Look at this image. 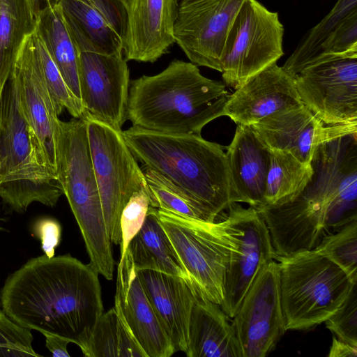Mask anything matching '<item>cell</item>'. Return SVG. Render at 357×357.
<instances>
[{"label":"cell","instance_id":"cell-1","mask_svg":"<svg viewBox=\"0 0 357 357\" xmlns=\"http://www.w3.org/2000/svg\"><path fill=\"white\" fill-rule=\"evenodd\" d=\"M98 275L70 255L31 258L7 278L1 306L21 326L65 337L84 353L103 313Z\"/></svg>","mask_w":357,"mask_h":357},{"label":"cell","instance_id":"cell-2","mask_svg":"<svg viewBox=\"0 0 357 357\" xmlns=\"http://www.w3.org/2000/svg\"><path fill=\"white\" fill-rule=\"evenodd\" d=\"M229 96L222 82L174 59L160 73L130 82L126 119L149 130L201 135L206 124L223 116Z\"/></svg>","mask_w":357,"mask_h":357},{"label":"cell","instance_id":"cell-3","mask_svg":"<svg viewBox=\"0 0 357 357\" xmlns=\"http://www.w3.org/2000/svg\"><path fill=\"white\" fill-rule=\"evenodd\" d=\"M123 135L137 161L184 191L215 220L233 203L229 166L220 144L198 135L137 126Z\"/></svg>","mask_w":357,"mask_h":357},{"label":"cell","instance_id":"cell-4","mask_svg":"<svg viewBox=\"0 0 357 357\" xmlns=\"http://www.w3.org/2000/svg\"><path fill=\"white\" fill-rule=\"evenodd\" d=\"M57 178L82 235L89 265L107 280L114 259L108 236L84 119L57 121Z\"/></svg>","mask_w":357,"mask_h":357},{"label":"cell","instance_id":"cell-5","mask_svg":"<svg viewBox=\"0 0 357 357\" xmlns=\"http://www.w3.org/2000/svg\"><path fill=\"white\" fill-rule=\"evenodd\" d=\"M0 198L24 213L33 202L54 207L63 191L43 164L9 77L0 98Z\"/></svg>","mask_w":357,"mask_h":357},{"label":"cell","instance_id":"cell-6","mask_svg":"<svg viewBox=\"0 0 357 357\" xmlns=\"http://www.w3.org/2000/svg\"><path fill=\"white\" fill-rule=\"evenodd\" d=\"M286 330H306L324 322L357 282L314 250L275 257Z\"/></svg>","mask_w":357,"mask_h":357},{"label":"cell","instance_id":"cell-7","mask_svg":"<svg viewBox=\"0 0 357 357\" xmlns=\"http://www.w3.org/2000/svg\"><path fill=\"white\" fill-rule=\"evenodd\" d=\"M158 215L195 286L207 300L220 305L226 273L237 248V229L230 218L208 222L159 208Z\"/></svg>","mask_w":357,"mask_h":357},{"label":"cell","instance_id":"cell-8","mask_svg":"<svg viewBox=\"0 0 357 357\" xmlns=\"http://www.w3.org/2000/svg\"><path fill=\"white\" fill-rule=\"evenodd\" d=\"M86 122L93 171L105 225L112 243L121 245L120 218L131 196L147 188L143 170L117 130L86 114Z\"/></svg>","mask_w":357,"mask_h":357},{"label":"cell","instance_id":"cell-9","mask_svg":"<svg viewBox=\"0 0 357 357\" xmlns=\"http://www.w3.org/2000/svg\"><path fill=\"white\" fill-rule=\"evenodd\" d=\"M284 29L277 12L257 0H244L225 43L221 73L226 85L236 90L284 54Z\"/></svg>","mask_w":357,"mask_h":357},{"label":"cell","instance_id":"cell-10","mask_svg":"<svg viewBox=\"0 0 357 357\" xmlns=\"http://www.w3.org/2000/svg\"><path fill=\"white\" fill-rule=\"evenodd\" d=\"M243 357H265L287 331L275 259L259 271L233 317Z\"/></svg>","mask_w":357,"mask_h":357},{"label":"cell","instance_id":"cell-11","mask_svg":"<svg viewBox=\"0 0 357 357\" xmlns=\"http://www.w3.org/2000/svg\"><path fill=\"white\" fill-rule=\"evenodd\" d=\"M333 200L324 182L310 181L292 201L255 208L269 231L275 257L314 249L326 235L325 219Z\"/></svg>","mask_w":357,"mask_h":357},{"label":"cell","instance_id":"cell-12","mask_svg":"<svg viewBox=\"0 0 357 357\" xmlns=\"http://www.w3.org/2000/svg\"><path fill=\"white\" fill-rule=\"evenodd\" d=\"M291 77L303 104L322 122L357 123V58L309 65Z\"/></svg>","mask_w":357,"mask_h":357},{"label":"cell","instance_id":"cell-13","mask_svg":"<svg viewBox=\"0 0 357 357\" xmlns=\"http://www.w3.org/2000/svg\"><path fill=\"white\" fill-rule=\"evenodd\" d=\"M22 114L44 166L57 178L56 132L59 116L43 77L33 33L26 38L10 75ZM58 179V178H57Z\"/></svg>","mask_w":357,"mask_h":357},{"label":"cell","instance_id":"cell-14","mask_svg":"<svg viewBox=\"0 0 357 357\" xmlns=\"http://www.w3.org/2000/svg\"><path fill=\"white\" fill-rule=\"evenodd\" d=\"M243 1L197 0L178 6L174 38L191 63L221 72L226 38Z\"/></svg>","mask_w":357,"mask_h":357},{"label":"cell","instance_id":"cell-15","mask_svg":"<svg viewBox=\"0 0 357 357\" xmlns=\"http://www.w3.org/2000/svg\"><path fill=\"white\" fill-rule=\"evenodd\" d=\"M228 210L237 229V248L226 273L220 307L233 318L258 273L275 259V254L267 226L255 208L232 203Z\"/></svg>","mask_w":357,"mask_h":357},{"label":"cell","instance_id":"cell-16","mask_svg":"<svg viewBox=\"0 0 357 357\" xmlns=\"http://www.w3.org/2000/svg\"><path fill=\"white\" fill-rule=\"evenodd\" d=\"M80 100L84 113L117 130L126 119L130 72L123 55L79 52Z\"/></svg>","mask_w":357,"mask_h":357},{"label":"cell","instance_id":"cell-17","mask_svg":"<svg viewBox=\"0 0 357 357\" xmlns=\"http://www.w3.org/2000/svg\"><path fill=\"white\" fill-rule=\"evenodd\" d=\"M250 126L271 150L287 151L306 164L312 163L320 146L357 131V123H324L303 104L279 110Z\"/></svg>","mask_w":357,"mask_h":357},{"label":"cell","instance_id":"cell-18","mask_svg":"<svg viewBox=\"0 0 357 357\" xmlns=\"http://www.w3.org/2000/svg\"><path fill=\"white\" fill-rule=\"evenodd\" d=\"M303 104L293 77L273 63L230 94L223 116L250 126L282 109Z\"/></svg>","mask_w":357,"mask_h":357},{"label":"cell","instance_id":"cell-19","mask_svg":"<svg viewBox=\"0 0 357 357\" xmlns=\"http://www.w3.org/2000/svg\"><path fill=\"white\" fill-rule=\"evenodd\" d=\"M114 303L147 357H169L175 353L141 284L128 250L119 262Z\"/></svg>","mask_w":357,"mask_h":357},{"label":"cell","instance_id":"cell-20","mask_svg":"<svg viewBox=\"0 0 357 357\" xmlns=\"http://www.w3.org/2000/svg\"><path fill=\"white\" fill-rule=\"evenodd\" d=\"M176 0H128V28L124 59L153 63L174 43Z\"/></svg>","mask_w":357,"mask_h":357},{"label":"cell","instance_id":"cell-21","mask_svg":"<svg viewBox=\"0 0 357 357\" xmlns=\"http://www.w3.org/2000/svg\"><path fill=\"white\" fill-rule=\"evenodd\" d=\"M137 271L146 294L175 352L185 353L191 310L197 294H202L192 282L181 277L152 270Z\"/></svg>","mask_w":357,"mask_h":357},{"label":"cell","instance_id":"cell-22","mask_svg":"<svg viewBox=\"0 0 357 357\" xmlns=\"http://www.w3.org/2000/svg\"><path fill=\"white\" fill-rule=\"evenodd\" d=\"M233 203L258 208L264 204L271 149L250 126L237 125L225 153Z\"/></svg>","mask_w":357,"mask_h":357},{"label":"cell","instance_id":"cell-23","mask_svg":"<svg viewBox=\"0 0 357 357\" xmlns=\"http://www.w3.org/2000/svg\"><path fill=\"white\" fill-rule=\"evenodd\" d=\"M220 305L197 294L191 310L188 357H243L236 332Z\"/></svg>","mask_w":357,"mask_h":357},{"label":"cell","instance_id":"cell-24","mask_svg":"<svg viewBox=\"0 0 357 357\" xmlns=\"http://www.w3.org/2000/svg\"><path fill=\"white\" fill-rule=\"evenodd\" d=\"M56 2L79 52L123 55L120 37L86 0H58Z\"/></svg>","mask_w":357,"mask_h":357},{"label":"cell","instance_id":"cell-25","mask_svg":"<svg viewBox=\"0 0 357 357\" xmlns=\"http://www.w3.org/2000/svg\"><path fill=\"white\" fill-rule=\"evenodd\" d=\"M127 250L137 270L159 271L181 277L193 284L160 224L157 208L149 207L142 227Z\"/></svg>","mask_w":357,"mask_h":357},{"label":"cell","instance_id":"cell-26","mask_svg":"<svg viewBox=\"0 0 357 357\" xmlns=\"http://www.w3.org/2000/svg\"><path fill=\"white\" fill-rule=\"evenodd\" d=\"M36 32L68 88L80 100L79 51L70 36L57 2L50 3L38 11Z\"/></svg>","mask_w":357,"mask_h":357},{"label":"cell","instance_id":"cell-27","mask_svg":"<svg viewBox=\"0 0 357 357\" xmlns=\"http://www.w3.org/2000/svg\"><path fill=\"white\" fill-rule=\"evenodd\" d=\"M37 12L32 0H0V89L10 77L17 55L36 29Z\"/></svg>","mask_w":357,"mask_h":357},{"label":"cell","instance_id":"cell-28","mask_svg":"<svg viewBox=\"0 0 357 357\" xmlns=\"http://www.w3.org/2000/svg\"><path fill=\"white\" fill-rule=\"evenodd\" d=\"M314 172L312 163H303L285 151L271 150L262 206L292 201L306 188Z\"/></svg>","mask_w":357,"mask_h":357},{"label":"cell","instance_id":"cell-29","mask_svg":"<svg viewBox=\"0 0 357 357\" xmlns=\"http://www.w3.org/2000/svg\"><path fill=\"white\" fill-rule=\"evenodd\" d=\"M83 354L87 357H147L115 303L98 319Z\"/></svg>","mask_w":357,"mask_h":357},{"label":"cell","instance_id":"cell-30","mask_svg":"<svg viewBox=\"0 0 357 357\" xmlns=\"http://www.w3.org/2000/svg\"><path fill=\"white\" fill-rule=\"evenodd\" d=\"M357 11V0H337L330 12L301 38L282 66L291 76L301 70L317 54L321 45L351 14Z\"/></svg>","mask_w":357,"mask_h":357},{"label":"cell","instance_id":"cell-31","mask_svg":"<svg viewBox=\"0 0 357 357\" xmlns=\"http://www.w3.org/2000/svg\"><path fill=\"white\" fill-rule=\"evenodd\" d=\"M144 170L151 206L186 218L215 221L184 191L165 177L145 167Z\"/></svg>","mask_w":357,"mask_h":357},{"label":"cell","instance_id":"cell-32","mask_svg":"<svg viewBox=\"0 0 357 357\" xmlns=\"http://www.w3.org/2000/svg\"><path fill=\"white\" fill-rule=\"evenodd\" d=\"M33 38L39 66L57 115L66 109L73 118L83 119L85 113L81 100L68 88L36 31Z\"/></svg>","mask_w":357,"mask_h":357},{"label":"cell","instance_id":"cell-33","mask_svg":"<svg viewBox=\"0 0 357 357\" xmlns=\"http://www.w3.org/2000/svg\"><path fill=\"white\" fill-rule=\"evenodd\" d=\"M313 250L328 258L357 282V220L325 235Z\"/></svg>","mask_w":357,"mask_h":357},{"label":"cell","instance_id":"cell-34","mask_svg":"<svg viewBox=\"0 0 357 357\" xmlns=\"http://www.w3.org/2000/svg\"><path fill=\"white\" fill-rule=\"evenodd\" d=\"M346 58H357V11L348 16L328 36L317 54L304 68L314 63Z\"/></svg>","mask_w":357,"mask_h":357},{"label":"cell","instance_id":"cell-35","mask_svg":"<svg viewBox=\"0 0 357 357\" xmlns=\"http://www.w3.org/2000/svg\"><path fill=\"white\" fill-rule=\"evenodd\" d=\"M31 331L0 310V356H39L32 347L33 337Z\"/></svg>","mask_w":357,"mask_h":357},{"label":"cell","instance_id":"cell-36","mask_svg":"<svg viewBox=\"0 0 357 357\" xmlns=\"http://www.w3.org/2000/svg\"><path fill=\"white\" fill-rule=\"evenodd\" d=\"M150 196L148 187L135 192L124 206L120 218L121 231V257L123 259L128 245L142 227L149 207Z\"/></svg>","mask_w":357,"mask_h":357},{"label":"cell","instance_id":"cell-37","mask_svg":"<svg viewBox=\"0 0 357 357\" xmlns=\"http://www.w3.org/2000/svg\"><path fill=\"white\" fill-rule=\"evenodd\" d=\"M352 287L347 298L324 322L326 327L338 339L357 347V289Z\"/></svg>","mask_w":357,"mask_h":357},{"label":"cell","instance_id":"cell-38","mask_svg":"<svg viewBox=\"0 0 357 357\" xmlns=\"http://www.w3.org/2000/svg\"><path fill=\"white\" fill-rule=\"evenodd\" d=\"M120 37L123 47L128 28L126 4L122 0H86Z\"/></svg>","mask_w":357,"mask_h":357},{"label":"cell","instance_id":"cell-39","mask_svg":"<svg viewBox=\"0 0 357 357\" xmlns=\"http://www.w3.org/2000/svg\"><path fill=\"white\" fill-rule=\"evenodd\" d=\"M33 232V235L40 241L44 255L47 257H54L55 249L61 242L60 223L54 218H42L34 223Z\"/></svg>","mask_w":357,"mask_h":357},{"label":"cell","instance_id":"cell-40","mask_svg":"<svg viewBox=\"0 0 357 357\" xmlns=\"http://www.w3.org/2000/svg\"><path fill=\"white\" fill-rule=\"evenodd\" d=\"M45 345L54 357H69L67 346L70 341L65 337L49 333L43 334Z\"/></svg>","mask_w":357,"mask_h":357},{"label":"cell","instance_id":"cell-41","mask_svg":"<svg viewBox=\"0 0 357 357\" xmlns=\"http://www.w3.org/2000/svg\"><path fill=\"white\" fill-rule=\"evenodd\" d=\"M357 347L336 337L334 335L329 350V357H356Z\"/></svg>","mask_w":357,"mask_h":357},{"label":"cell","instance_id":"cell-42","mask_svg":"<svg viewBox=\"0 0 357 357\" xmlns=\"http://www.w3.org/2000/svg\"><path fill=\"white\" fill-rule=\"evenodd\" d=\"M195 1H197V0H176V2L178 3V6H180L181 5H184V4Z\"/></svg>","mask_w":357,"mask_h":357},{"label":"cell","instance_id":"cell-43","mask_svg":"<svg viewBox=\"0 0 357 357\" xmlns=\"http://www.w3.org/2000/svg\"><path fill=\"white\" fill-rule=\"evenodd\" d=\"M122 1H123L126 4V6H127V3H128V0H122Z\"/></svg>","mask_w":357,"mask_h":357},{"label":"cell","instance_id":"cell-44","mask_svg":"<svg viewBox=\"0 0 357 357\" xmlns=\"http://www.w3.org/2000/svg\"><path fill=\"white\" fill-rule=\"evenodd\" d=\"M1 171H0V183H1Z\"/></svg>","mask_w":357,"mask_h":357},{"label":"cell","instance_id":"cell-45","mask_svg":"<svg viewBox=\"0 0 357 357\" xmlns=\"http://www.w3.org/2000/svg\"><path fill=\"white\" fill-rule=\"evenodd\" d=\"M2 93L1 91V89H0V98H1V96Z\"/></svg>","mask_w":357,"mask_h":357},{"label":"cell","instance_id":"cell-46","mask_svg":"<svg viewBox=\"0 0 357 357\" xmlns=\"http://www.w3.org/2000/svg\"><path fill=\"white\" fill-rule=\"evenodd\" d=\"M1 229V227H0V229Z\"/></svg>","mask_w":357,"mask_h":357}]
</instances>
